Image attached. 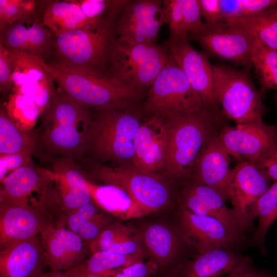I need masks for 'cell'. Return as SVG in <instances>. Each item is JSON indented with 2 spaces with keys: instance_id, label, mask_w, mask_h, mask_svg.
<instances>
[{
  "instance_id": "obj_1",
  "label": "cell",
  "mask_w": 277,
  "mask_h": 277,
  "mask_svg": "<svg viewBox=\"0 0 277 277\" xmlns=\"http://www.w3.org/2000/svg\"><path fill=\"white\" fill-rule=\"evenodd\" d=\"M92 116L88 108L56 92L42 112L34 155L43 161L82 159Z\"/></svg>"
},
{
  "instance_id": "obj_2",
  "label": "cell",
  "mask_w": 277,
  "mask_h": 277,
  "mask_svg": "<svg viewBox=\"0 0 277 277\" xmlns=\"http://www.w3.org/2000/svg\"><path fill=\"white\" fill-rule=\"evenodd\" d=\"M165 120L168 138L163 170L169 180L179 183L190 177L191 170L208 142L224 126L223 120L205 108Z\"/></svg>"
},
{
  "instance_id": "obj_3",
  "label": "cell",
  "mask_w": 277,
  "mask_h": 277,
  "mask_svg": "<svg viewBox=\"0 0 277 277\" xmlns=\"http://www.w3.org/2000/svg\"><path fill=\"white\" fill-rule=\"evenodd\" d=\"M141 113L135 106L99 109L92 116L85 155L100 161L132 165Z\"/></svg>"
},
{
  "instance_id": "obj_4",
  "label": "cell",
  "mask_w": 277,
  "mask_h": 277,
  "mask_svg": "<svg viewBox=\"0 0 277 277\" xmlns=\"http://www.w3.org/2000/svg\"><path fill=\"white\" fill-rule=\"evenodd\" d=\"M48 70L57 92L87 108L98 109L135 106L142 93L127 88L106 72L66 67L55 62Z\"/></svg>"
},
{
  "instance_id": "obj_5",
  "label": "cell",
  "mask_w": 277,
  "mask_h": 277,
  "mask_svg": "<svg viewBox=\"0 0 277 277\" xmlns=\"http://www.w3.org/2000/svg\"><path fill=\"white\" fill-rule=\"evenodd\" d=\"M117 17H110L54 36L53 48L61 65L106 72L112 45L116 37Z\"/></svg>"
},
{
  "instance_id": "obj_6",
  "label": "cell",
  "mask_w": 277,
  "mask_h": 277,
  "mask_svg": "<svg viewBox=\"0 0 277 277\" xmlns=\"http://www.w3.org/2000/svg\"><path fill=\"white\" fill-rule=\"evenodd\" d=\"M170 57L165 45L133 44L116 37L106 73L123 86L142 93L150 87Z\"/></svg>"
},
{
  "instance_id": "obj_7",
  "label": "cell",
  "mask_w": 277,
  "mask_h": 277,
  "mask_svg": "<svg viewBox=\"0 0 277 277\" xmlns=\"http://www.w3.org/2000/svg\"><path fill=\"white\" fill-rule=\"evenodd\" d=\"M93 175L106 185L124 191L142 215L163 211L174 202L177 203L178 190L174 191L164 177L157 173L141 171L132 165L98 166Z\"/></svg>"
},
{
  "instance_id": "obj_8",
  "label": "cell",
  "mask_w": 277,
  "mask_h": 277,
  "mask_svg": "<svg viewBox=\"0 0 277 277\" xmlns=\"http://www.w3.org/2000/svg\"><path fill=\"white\" fill-rule=\"evenodd\" d=\"M213 89L223 116L236 124L261 122L267 111L262 93L246 71L213 65Z\"/></svg>"
},
{
  "instance_id": "obj_9",
  "label": "cell",
  "mask_w": 277,
  "mask_h": 277,
  "mask_svg": "<svg viewBox=\"0 0 277 277\" xmlns=\"http://www.w3.org/2000/svg\"><path fill=\"white\" fill-rule=\"evenodd\" d=\"M204 107L185 74L171 55L147 89L142 111L165 119L197 112Z\"/></svg>"
},
{
  "instance_id": "obj_10",
  "label": "cell",
  "mask_w": 277,
  "mask_h": 277,
  "mask_svg": "<svg viewBox=\"0 0 277 277\" xmlns=\"http://www.w3.org/2000/svg\"><path fill=\"white\" fill-rule=\"evenodd\" d=\"M138 228L147 259L156 266L153 277H177L197 253L174 220L159 219Z\"/></svg>"
},
{
  "instance_id": "obj_11",
  "label": "cell",
  "mask_w": 277,
  "mask_h": 277,
  "mask_svg": "<svg viewBox=\"0 0 277 277\" xmlns=\"http://www.w3.org/2000/svg\"><path fill=\"white\" fill-rule=\"evenodd\" d=\"M175 213L174 220L197 253L221 247L239 251L246 245V233L218 219L192 213L179 205Z\"/></svg>"
},
{
  "instance_id": "obj_12",
  "label": "cell",
  "mask_w": 277,
  "mask_h": 277,
  "mask_svg": "<svg viewBox=\"0 0 277 277\" xmlns=\"http://www.w3.org/2000/svg\"><path fill=\"white\" fill-rule=\"evenodd\" d=\"M187 38L197 42L208 53L216 57L247 68L252 66L255 39L234 23L226 21L204 23L199 31L188 34Z\"/></svg>"
},
{
  "instance_id": "obj_13",
  "label": "cell",
  "mask_w": 277,
  "mask_h": 277,
  "mask_svg": "<svg viewBox=\"0 0 277 277\" xmlns=\"http://www.w3.org/2000/svg\"><path fill=\"white\" fill-rule=\"evenodd\" d=\"M49 162L52 170L48 182L52 187L44 185L41 199L48 208L53 207L67 212L93 201L87 180L75 161L61 157Z\"/></svg>"
},
{
  "instance_id": "obj_14",
  "label": "cell",
  "mask_w": 277,
  "mask_h": 277,
  "mask_svg": "<svg viewBox=\"0 0 277 277\" xmlns=\"http://www.w3.org/2000/svg\"><path fill=\"white\" fill-rule=\"evenodd\" d=\"M271 181L253 163H238L232 169L226 197L231 202L234 216L244 232L253 230L255 204L270 187Z\"/></svg>"
},
{
  "instance_id": "obj_15",
  "label": "cell",
  "mask_w": 277,
  "mask_h": 277,
  "mask_svg": "<svg viewBox=\"0 0 277 277\" xmlns=\"http://www.w3.org/2000/svg\"><path fill=\"white\" fill-rule=\"evenodd\" d=\"M230 155L254 164L277 146V128L258 122L224 126L217 135Z\"/></svg>"
},
{
  "instance_id": "obj_16",
  "label": "cell",
  "mask_w": 277,
  "mask_h": 277,
  "mask_svg": "<svg viewBox=\"0 0 277 277\" xmlns=\"http://www.w3.org/2000/svg\"><path fill=\"white\" fill-rule=\"evenodd\" d=\"M164 23L162 1L128 0L116 21V38L133 44L155 43Z\"/></svg>"
},
{
  "instance_id": "obj_17",
  "label": "cell",
  "mask_w": 277,
  "mask_h": 277,
  "mask_svg": "<svg viewBox=\"0 0 277 277\" xmlns=\"http://www.w3.org/2000/svg\"><path fill=\"white\" fill-rule=\"evenodd\" d=\"M164 44L183 70L204 107L217 117L223 118V115L214 95L213 65L210 62L208 55L195 49L189 43L188 38L175 43Z\"/></svg>"
},
{
  "instance_id": "obj_18",
  "label": "cell",
  "mask_w": 277,
  "mask_h": 277,
  "mask_svg": "<svg viewBox=\"0 0 277 277\" xmlns=\"http://www.w3.org/2000/svg\"><path fill=\"white\" fill-rule=\"evenodd\" d=\"M47 209L41 202L33 206L0 204V249L39 235L51 222Z\"/></svg>"
},
{
  "instance_id": "obj_19",
  "label": "cell",
  "mask_w": 277,
  "mask_h": 277,
  "mask_svg": "<svg viewBox=\"0 0 277 277\" xmlns=\"http://www.w3.org/2000/svg\"><path fill=\"white\" fill-rule=\"evenodd\" d=\"M167 138L168 126L165 118L149 116L142 122L134 138L132 165L144 172L156 173L163 170Z\"/></svg>"
},
{
  "instance_id": "obj_20",
  "label": "cell",
  "mask_w": 277,
  "mask_h": 277,
  "mask_svg": "<svg viewBox=\"0 0 277 277\" xmlns=\"http://www.w3.org/2000/svg\"><path fill=\"white\" fill-rule=\"evenodd\" d=\"M0 42L9 50L28 52L45 60L53 47L54 36L36 12L0 30Z\"/></svg>"
},
{
  "instance_id": "obj_21",
  "label": "cell",
  "mask_w": 277,
  "mask_h": 277,
  "mask_svg": "<svg viewBox=\"0 0 277 277\" xmlns=\"http://www.w3.org/2000/svg\"><path fill=\"white\" fill-rule=\"evenodd\" d=\"M226 200L225 195L220 192L190 177L179 183V205L192 213L218 219L244 232L238 224L231 208L226 206Z\"/></svg>"
},
{
  "instance_id": "obj_22",
  "label": "cell",
  "mask_w": 277,
  "mask_h": 277,
  "mask_svg": "<svg viewBox=\"0 0 277 277\" xmlns=\"http://www.w3.org/2000/svg\"><path fill=\"white\" fill-rule=\"evenodd\" d=\"M46 266L39 234L1 249L0 277H33Z\"/></svg>"
},
{
  "instance_id": "obj_23",
  "label": "cell",
  "mask_w": 277,
  "mask_h": 277,
  "mask_svg": "<svg viewBox=\"0 0 277 277\" xmlns=\"http://www.w3.org/2000/svg\"><path fill=\"white\" fill-rule=\"evenodd\" d=\"M217 135L208 142L194 164L190 177L220 192L226 197V189L232 169L230 155Z\"/></svg>"
},
{
  "instance_id": "obj_24",
  "label": "cell",
  "mask_w": 277,
  "mask_h": 277,
  "mask_svg": "<svg viewBox=\"0 0 277 277\" xmlns=\"http://www.w3.org/2000/svg\"><path fill=\"white\" fill-rule=\"evenodd\" d=\"M251 261L249 256L235 250L217 248L197 252L186 263L177 277H219Z\"/></svg>"
},
{
  "instance_id": "obj_25",
  "label": "cell",
  "mask_w": 277,
  "mask_h": 277,
  "mask_svg": "<svg viewBox=\"0 0 277 277\" xmlns=\"http://www.w3.org/2000/svg\"><path fill=\"white\" fill-rule=\"evenodd\" d=\"M48 180L49 170L36 167L30 162L2 180L0 204L28 205L29 197L42 189Z\"/></svg>"
},
{
  "instance_id": "obj_26",
  "label": "cell",
  "mask_w": 277,
  "mask_h": 277,
  "mask_svg": "<svg viewBox=\"0 0 277 277\" xmlns=\"http://www.w3.org/2000/svg\"><path fill=\"white\" fill-rule=\"evenodd\" d=\"M91 253L108 251L124 254L147 255L138 230L132 225L115 220L88 243Z\"/></svg>"
},
{
  "instance_id": "obj_27",
  "label": "cell",
  "mask_w": 277,
  "mask_h": 277,
  "mask_svg": "<svg viewBox=\"0 0 277 277\" xmlns=\"http://www.w3.org/2000/svg\"><path fill=\"white\" fill-rule=\"evenodd\" d=\"M101 21L88 18L76 0L51 1L46 5L42 12L43 24L54 36Z\"/></svg>"
},
{
  "instance_id": "obj_28",
  "label": "cell",
  "mask_w": 277,
  "mask_h": 277,
  "mask_svg": "<svg viewBox=\"0 0 277 277\" xmlns=\"http://www.w3.org/2000/svg\"><path fill=\"white\" fill-rule=\"evenodd\" d=\"M87 184L93 201L105 212L121 219L142 215L129 196L121 188L111 185H95L88 180Z\"/></svg>"
},
{
  "instance_id": "obj_29",
  "label": "cell",
  "mask_w": 277,
  "mask_h": 277,
  "mask_svg": "<svg viewBox=\"0 0 277 277\" xmlns=\"http://www.w3.org/2000/svg\"><path fill=\"white\" fill-rule=\"evenodd\" d=\"M36 129L25 130L14 122L4 107L0 110V157L21 152L34 154Z\"/></svg>"
},
{
  "instance_id": "obj_30",
  "label": "cell",
  "mask_w": 277,
  "mask_h": 277,
  "mask_svg": "<svg viewBox=\"0 0 277 277\" xmlns=\"http://www.w3.org/2000/svg\"><path fill=\"white\" fill-rule=\"evenodd\" d=\"M255 40L277 51V4L252 16L231 19Z\"/></svg>"
},
{
  "instance_id": "obj_31",
  "label": "cell",
  "mask_w": 277,
  "mask_h": 277,
  "mask_svg": "<svg viewBox=\"0 0 277 277\" xmlns=\"http://www.w3.org/2000/svg\"><path fill=\"white\" fill-rule=\"evenodd\" d=\"M9 51L12 66V87L35 83L51 76L44 58L23 51Z\"/></svg>"
},
{
  "instance_id": "obj_32",
  "label": "cell",
  "mask_w": 277,
  "mask_h": 277,
  "mask_svg": "<svg viewBox=\"0 0 277 277\" xmlns=\"http://www.w3.org/2000/svg\"><path fill=\"white\" fill-rule=\"evenodd\" d=\"M254 214L259 219V224L252 236L251 242L256 246L263 254H265V238L270 227L277 219V181L271 184L258 199L254 206Z\"/></svg>"
},
{
  "instance_id": "obj_33",
  "label": "cell",
  "mask_w": 277,
  "mask_h": 277,
  "mask_svg": "<svg viewBox=\"0 0 277 277\" xmlns=\"http://www.w3.org/2000/svg\"><path fill=\"white\" fill-rule=\"evenodd\" d=\"M145 259L141 255L98 251L92 253L80 265L88 272L102 277H112L118 269Z\"/></svg>"
},
{
  "instance_id": "obj_34",
  "label": "cell",
  "mask_w": 277,
  "mask_h": 277,
  "mask_svg": "<svg viewBox=\"0 0 277 277\" xmlns=\"http://www.w3.org/2000/svg\"><path fill=\"white\" fill-rule=\"evenodd\" d=\"M52 224L51 221L46 224L39 233L48 266L52 271H64L80 264L55 235Z\"/></svg>"
},
{
  "instance_id": "obj_35",
  "label": "cell",
  "mask_w": 277,
  "mask_h": 277,
  "mask_svg": "<svg viewBox=\"0 0 277 277\" xmlns=\"http://www.w3.org/2000/svg\"><path fill=\"white\" fill-rule=\"evenodd\" d=\"M251 63L261 86L260 92L277 89V51L255 40Z\"/></svg>"
},
{
  "instance_id": "obj_36",
  "label": "cell",
  "mask_w": 277,
  "mask_h": 277,
  "mask_svg": "<svg viewBox=\"0 0 277 277\" xmlns=\"http://www.w3.org/2000/svg\"><path fill=\"white\" fill-rule=\"evenodd\" d=\"M83 13L89 18L101 21L117 17L128 0H76Z\"/></svg>"
},
{
  "instance_id": "obj_37",
  "label": "cell",
  "mask_w": 277,
  "mask_h": 277,
  "mask_svg": "<svg viewBox=\"0 0 277 277\" xmlns=\"http://www.w3.org/2000/svg\"><path fill=\"white\" fill-rule=\"evenodd\" d=\"M54 82L51 76L35 83L13 86L12 88L14 92L22 94L32 100L42 113L56 93Z\"/></svg>"
},
{
  "instance_id": "obj_38",
  "label": "cell",
  "mask_w": 277,
  "mask_h": 277,
  "mask_svg": "<svg viewBox=\"0 0 277 277\" xmlns=\"http://www.w3.org/2000/svg\"><path fill=\"white\" fill-rule=\"evenodd\" d=\"M163 8L169 29V36L166 43H175L187 38L182 14V0H164Z\"/></svg>"
},
{
  "instance_id": "obj_39",
  "label": "cell",
  "mask_w": 277,
  "mask_h": 277,
  "mask_svg": "<svg viewBox=\"0 0 277 277\" xmlns=\"http://www.w3.org/2000/svg\"><path fill=\"white\" fill-rule=\"evenodd\" d=\"M36 7L34 1L0 0V30L34 13Z\"/></svg>"
},
{
  "instance_id": "obj_40",
  "label": "cell",
  "mask_w": 277,
  "mask_h": 277,
  "mask_svg": "<svg viewBox=\"0 0 277 277\" xmlns=\"http://www.w3.org/2000/svg\"><path fill=\"white\" fill-rule=\"evenodd\" d=\"M113 216L105 211H99L83 225L77 234L88 244L115 221Z\"/></svg>"
},
{
  "instance_id": "obj_41",
  "label": "cell",
  "mask_w": 277,
  "mask_h": 277,
  "mask_svg": "<svg viewBox=\"0 0 277 277\" xmlns=\"http://www.w3.org/2000/svg\"><path fill=\"white\" fill-rule=\"evenodd\" d=\"M99 211L100 208L92 201L66 212L67 228L77 234L83 225Z\"/></svg>"
},
{
  "instance_id": "obj_42",
  "label": "cell",
  "mask_w": 277,
  "mask_h": 277,
  "mask_svg": "<svg viewBox=\"0 0 277 277\" xmlns=\"http://www.w3.org/2000/svg\"><path fill=\"white\" fill-rule=\"evenodd\" d=\"M277 4V0H233L232 13L234 19L252 16Z\"/></svg>"
},
{
  "instance_id": "obj_43",
  "label": "cell",
  "mask_w": 277,
  "mask_h": 277,
  "mask_svg": "<svg viewBox=\"0 0 277 277\" xmlns=\"http://www.w3.org/2000/svg\"><path fill=\"white\" fill-rule=\"evenodd\" d=\"M182 14L187 36L199 31L204 24L197 0H182Z\"/></svg>"
},
{
  "instance_id": "obj_44",
  "label": "cell",
  "mask_w": 277,
  "mask_h": 277,
  "mask_svg": "<svg viewBox=\"0 0 277 277\" xmlns=\"http://www.w3.org/2000/svg\"><path fill=\"white\" fill-rule=\"evenodd\" d=\"M155 271V264L147 260L119 269L112 277H153Z\"/></svg>"
},
{
  "instance_id": "obj_45",
  "label": "cell",
  "mask_w": 277,
  "mask_h": 277,
  "mask_svg": "<svg viewBox=\"0 0 277 277\" xmlns=\"http://www.w3.org/2000/svg\"><path fill=\"white\" fill-rule=\"evenodd\" d=\"M12 66L9 51L0 42V90L5 91L13 86Z\"/></svg>"
},
{
  "instance_id": "obj_46",
  "label": "cell",
  "mask_w": 277,
  "mask_h": 277,
  "mask_svg": "<svg viewBox=\"0 0 277 277\" xmlns=\"http://www.w3.org/2000/svg\"><path fill=\"white\" fill-rule=\"evenodd\" d=\"M31 155L29 153L21 152L0 157L1 180H3L6 171H13L31 162Z\"/></svg>"
},
{
  "instance_id": "obj_47",
  "label": "cell",
  "mask_w": 277,
  "mask_h": 277,
  "mask_svg": "<svg viewBox=\"0 0 277 277\" xmlns=\"http://www.w3.org/2000/svg\"><path fill=\"white\" fill-rule=\"evenodd\" d=\"M254 164L271 181H277V146L265 154Z\"/></svg>"
},
{
  "instance_id": "obj_48",
  "label": "cell",
  "mask_w": 277,
  "mask_h": 277,
  "mask_svg": "<svg viewBox=\"0 0 277 277\" xmlns=\"http://www.w3.org/2000/svg\"><path fill=\"white\" fill-rule=\"evenodd\" d=\"M205 23L212 24L222 20L220 0H197Z\"/></svg>"
},
{
  "instance_id": "obj_49",
  "label": "cell",
  "mask_w": 277,
  "mask_h": 277,
  "mask_svg": "<svg viewBox=\"0 0 277 277\" xmlns=\"http://www.w3.org/2000/svg\"><path fill=\"white\" fill-rule=\"evenodd\" d=\"M228 274L227 277H273L270 272L254 267L251 261L241 264Z\"/></svg>"
},
{
  "instance_id": "obj_50",
  "label": "cell",
  "mask_w": 277,
  "mask_h": 277,
  "mask_svg": "<svg viewBox=\"0 0 277 277\" xmlns=\"http://www.w3.org/2000/svg\"><path fill=\"white\" fill-rule=\"evenodd\" d=\"M70 277H102L87 272L83 269L80 265L67 270Z\"/></svg>"
},
{
  "instance_id": "obj_51",
  "label": "cell",
  "mask_w": 277,
  "mask_h": 277,
  "mask_svg": "<svg viewBox=\"0 0 277 277\" xmlns=\"http://www.w3.org/2000/svg\"><path fill=\"white\" fill-rule=\"evenodd\" d=\"M33 277H70L67 271H55L51 270L48 272H41Z\"/></svg>"
}]
</instances>
